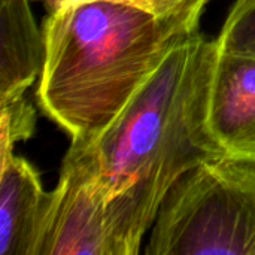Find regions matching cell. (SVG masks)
<instances>
[{"instance_id": "7a4b0ae2", "label": "cell", "mask_w": 255, "mask_h": 255, "mask_svg": "<svg viewBox=\"0 0 255 255\" xmlns=\"http://www.w3.org/2000/svg\"><path fill=\"white\" fill-rule=\"evenodd\" d=\"M197 30L126 0L69 1L42 24L37 103L72 140L94 139L173 45Z\"/></svg>"}, {"instance_id": "ba28073f", "label": "cell", "mask_w": 255, "mask_h": 255, "mask_svg": "<svg viewBox=\"0 0 255 255\" xmlns=\"http://www.w3.org/2000/svg\"><path fill=\"white\" fill-rule=\"evenodd\" d=\"M218 49L255 55V0H236L217 37Z\"/></svg>"}, {"instance_id": "8992f818", "label": "cell", "mask_w": 255, "mask_h": 255, "mask_svg": "<svg viewBox=\"0 0 255 255\" xmlns=\"http://www.w3.org/2000/svg\"><path fill=\"white\" fill-rule=\"evenodd\" d=\"M0 255H34L49 193L13 151L0 154Z\"/></svg>"}, {"instance_id": "6da1fadb", "label": "cell", "mask_w": 255, "mask_h": 255, "mask_svg": "<svg viewBox=\"0 0 255 255\" xmlns=\"http://www.w3.org/2000/svg\"><path fill=\"white\" fill-rule=\"evenodd\" d=\"M217 39H179L118 117L88 142L109 194L121 255H137L160 205L196 166L227 157L212 137L208 108Z\"/></svg>"}, {"instance_id": "30bf717a", "label": "cell", "mask_w": 255, "mask_h": 255, "mask_svg": "<svg viewBox=\"0 0 255 255\" xmlns=\"http://www.w3.org/2000/svg\"><path fill=\"white\" fill-rule=\"evenodd\" d=\"M37 1H40L48 12H52L73 0H37ZM126 1L139 4L164 18H182L194 25H199L200 22V16L190 7L187 0H126Z\"/></svg>"}, {"instance_id": "52a82bcc", "label": "cell", "mask_w": 255, "mask_h": 255, "mask_svg": "<svg viewBox=\"0 0 255 255\" xmlns=\"http://www.w3.org/2000/svg\"><path fill=\"white\" fill-rule=\"evenodd\" d=\"M42 30L28 0H0V103L24 96L40 75Z\"/></svg>"}, {"instance_id": "5b68a950", "label": "cell", "mask_w": 255, "mask_h": 255, "mask_svg": "<svg viewBox=\"0 0 255 255\" xmlns=\"http://www.w3.org/2000/svg\"><path fill=\"white\" fill-rule=\"evenodd\" d=\"M208 126L227 157L255 164V55L218 49Z\"/></svg>"}, {"instance_id": "8fae6325", "label": "cell", "mask_w": 255, "mask_h": 255, "mask_svg": "<svg viewBox=\"0 0 255 255\" xmlns=\"http://www.w3.org/2000/svg\"><path fill=\"white\" fill-rule=\"evenodd\" d=\"M188 1V4H190V7L197 13V15H200L202 16V13H203V10H205V7L209 4V1H212V0H187Z\"/></svg>"}, {"instance_id": "3957f363", "label": "cell", "mask_w": 255, "mask_h": 255, "mask_svg": "<svg viewBox=\"0 0 255 255\" xmlns=\"http://www.w3.org/2000/svg\"><path fill=\"white\" fill-rule=\"evenodd\" d=\"M146 255H255V164L220 157L182 175L163 199Z\"/></svg>"}, {"instance_id": "9c48e42d", "label": "cell", "mask_w": 255, "mask_h": 255, "mask_svg": "<svg viewBox=\"0 0 255 255\" xmlns=\"http://www.w3.org/2000/svg\"><path fill=\"white\" fill-rule=\"evenodd\" d=\"M36 112L24 96L0 103V154L13 151L18 142L33 136Z\"/></svg>"}, {"instance_id": "277c9868", "label": "cell", "mask_w": 255, "mask_h": 255, "mask_svg": "<svg viewBox=\"0 0 255 255\" xmlns=\"http://www.w3.org/2000/svg\"><path fill=\"white\" fill-rule=\"evenodd\" d=\"M111 200L88 142L72 140L49 191L34 255H120Z\"/></svg>"}]
</instances>
